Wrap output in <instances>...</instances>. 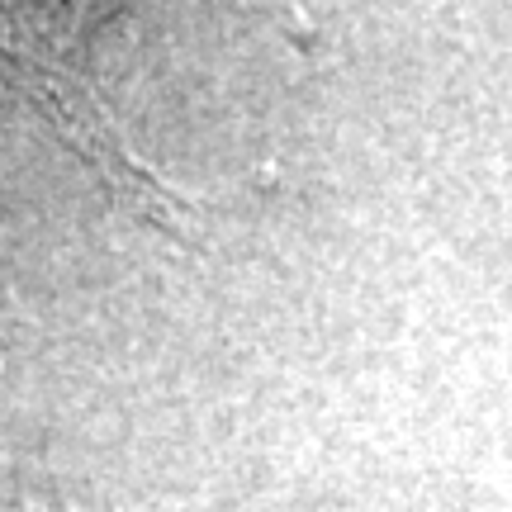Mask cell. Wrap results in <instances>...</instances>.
<instances>
[{"label":"cell","instance_id":"6da1fadb","mask_svg":"<svg viewBox=\"0 0 512 512\" xmlns=\"http://www.w3.org/2000/svg\"><path fill=\"white\" fill-rule=\"evenodd\" d=\"M114 10L105 5H0V72L38 105L62 143L110 181L114 200H124L138 219L166 228L171 238H190V204L181 190L152 171L124 143L110 105L91 81V43Z\"/></svg>","mask_w":512,"mask_h":512}]
</instances>
